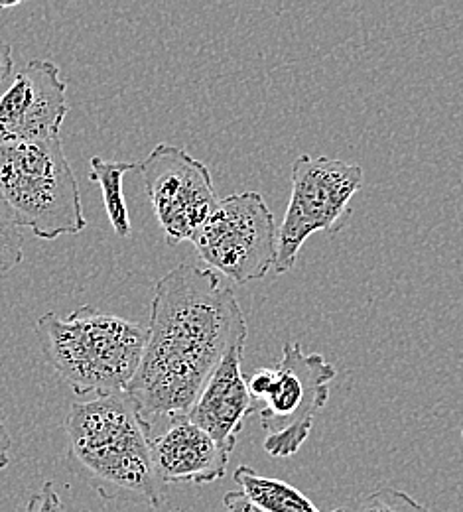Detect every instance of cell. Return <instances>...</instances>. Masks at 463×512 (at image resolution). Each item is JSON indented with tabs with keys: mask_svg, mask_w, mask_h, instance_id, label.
Listing matches in <instances>:
<instances>
[{
	"mask_svg": "<svg viewBox=\"0 0 463 512\" xmlns=\"http://www.w3.org/2000/svg\"><path fill=\"white\" fill-rule=\"evenodd\" d=\"M136 168L166 243L192 241L219 203L209 168L168 142L156 144Z\"/></svg>",
	"mask_w": 463,
	"mask_h": 512,
	"instance_id": "ba28073f",
	"label": "cell"
},
{
	"mask_svg": "<svg viewBox=\"0 0 463 512\" xmlns=\"http://www.w3.org/2000/svg\"><path fill=\"white\" fill-rule=\"evenodd\" d=\"M28 512H64L62 499L52 481L44 483L42 491L32 495V499L28 503Z\"/></svg>",
	"mask_w": 463,
	"mask_h": 512,
	"instance_id": "2e32d148",
	"label": "cell"
},
{
	"mask_svg": "<svg viewBox=\"0 0 463 512\" xmlns=\"http://www.w3.org/2000/svg\"><path fill=\"white\" fill-rule=\"evenodd\" d=\"M10 448H12V436L6 430V426L0 422V471H4L10 463Z\"/></svg>",
	"mask_w": 463,
	"mask_h": 512,
	"instance_id": "d6986e66",
	"label": "cell"
},
{
	"mask_svg": "<svg viewBox=\"0 0 463 512\" xmlns=\"http://www.w3.org/2000/svg\"><path fill=\"white\" fill-rule=\"evenodd\" d=\"M67 83L60 65L32 60L0 91V146L60 136L66 121Z\"/></svg>",
	"mask_w": 463,
	"mask_h": 512,
	"instance_id": "9c48e42d",
	"label": "cell"
},
{
	"mask_svg": "<svg viewBox=\"0 0 463 512\" xmlns=\"http://www.w3.org/2000/svg\"><path fill=\"white\" fill-rule=\"evenodd\" d=\"M335 367L320 353H304L300 343H286L261 410L265 451L292 457L308 440L316 416L330 400Z\"/></svg>",
	"mask_w": 463,
	"mask_h": 512,
	"instance_id": "52a82bcc",
	"label": "cell"
},
{
	"mask_svg": "<svg viewBox=\"0 0 463 512\" xmlns=\"http://www.w3.org/2000/svg\"><path fill=\"white\" fill-rule=\"evenodd\" d=\"M18 4H20L18 0H16V2H8V4H6V2H0V8H14V6H18Z\"/></svg>",
	"mask_w": 463,
	"mask_h": 512,
	"instance_id": "ffe728a7",
	"label": "cell"
},
{
	"mask_svg": "<svg viewBox=\"0 0 463 512\" xmlns=\"http://www.w3.org/2000/svg\"><path fill=\"white\" fill-rule=\"evenodd\" d=\"M24 258V227L0 195V276L16 268Z\"/></svg>",
	"mask_w": 463,
	"mask_h": 512,
	"instance_id": "5bb4252c",
	"label": "cell"
},
{
	"mask_svg": "<svg viewBox=\"0 0 463 512\" xmlns=\"http://www.w3.org/2000/svg\"><path fill=\"white\" fill-rule=\"evenodd\" d=\"M154 471L162 485H205L227 473L229 453L188 418H178L150 440Z\"/></svg>",
	"mask_w": 463,
	"mask_h": 512,
	"instance_id": "8fae6325",
	"label": "cell"
},
{
	"mask_svg": "<svg viewBox=\"0 0 463 512\" xmlns=\"http://www.w3.org/2000/svg\"><path fill=\"white\" fill-rule=\"evenodd\" d=\"M0 195L38 239L79 235L87 227L62 136L0 146Z\"/></svg>",
	"mask_w": 463,
	"mask_h": 512,
	"instance_id": "277c9868",
	"label": "cell"
},
{
	"mask_svg": "<svg viewBox=\"0 0 463 512\" xmlns=\"http://www.w3.org/2000/svg\"><path fill=\"white\" fill-rule=\"evenodd\" d=\"M36 335L46 361L79 396L127 392L146 345L142 325L93 306L66 318L54 312L42 316Z\"/></svg>",
	"mask_w": 463,
	"mask_h": 512,
	"instance_id": "3957f363",
	"label": "cell"
},
{
	"mask_svg": "<svg viewBox=\"0 0 463 512\" xmlns=\"http://www.w3.org/2000/svg\"><path fill=\"white\" fill-rule=\"evenodd\" d=\"M69 455L105 499L164 503L152 463V426L127 392L75 402L66 418Z\"/></svg>",
	"mask_w": 463,
	"mask_h": 512,
	"instance_id": "7a4b0ae2",
	"label": "cell"
},
{
	"mask_svg": "<svg viewBox=\"0 0 463 512\" xmlns=\"http://www.w3.org/2000/svg\"><path fill=\"white\" fill-rule=\"evenodd\" d=\"M247 343V320L215 270L182 262L154 286L146 345L127 388L152 426L188 418L221 359Z\"/></svg>",
	"mask_w": 463,
	"mask_h": 512,
	"instance_id": "6da1fadb",
	"label": "cell"
},
{
	"mask_svg": "<svg viewBox=\"0 0 463 512\" xmlns=\"http://www.w3.org/2000/svg\"><path fill=\"white\" fill-rule=\"evenodd\" d=\"M14 69V60H12V46L0 38V89L4 83L10 79Z\"/></svg>",
	"mask_w": 463,
	"mask_h": 512,
	"instance_id": "ac0fdd59",
	"label": "cell"
},
{
	"mask_svg": "<svg viewBox=\"0 0 463 512\" xmlns=\"http://www.w3.org/2000/svg\"><path fill=\"white\" fill-rule=\"evenodd\" d=\"M462 448H463V426H462Z\"/></svg>",
	"mask_w": 463,
	"mask_h": 512,
	"instance_id": "44dd1931",
	"label": "cell"
},
{
	"mask_svg": "<svg viewBox=\"0 0 463 512\" xmlns=\"http://www.w3.org/2000/svg\"><path fill=\"white\" fill-rule=\"evenodd\" d=\"M239 491H243L257 507L266 512H322L300 489L280 479L259 475L255 469L241 465L233 475ZM331 512H353L337 509Z\"/></svg>",
	"mask_w": 463,
	"mask_h": 512,
	"instance_id": "7c38bea8",
	"label": "cell"
},
{
	"mask_svg": "<svg viewBox=\"0 0 463 512\" xmlns=\"http://www.w3.org/2000/svg\"><path fill=\"white\" fill-rule=\"evenodd\" d=\"M192 243L211 270L247 284L274 268L278 227L261 193H233L219 199Z\"/></svg>",
	"mask_w": 463,
	"mask_h": 512,
	"instance_id": "8992f818",
	"label": "cell"
},
{
	"mask_svg": "<svg viewBox=\"0 0 463 512\" xmlns=\"http://www.w3.org/2000/svg\"><path fill=\"white\" fill-rule=\"evenodd\" d=\"M357 164L330 156H300L292 164V193L284 221L278 227V274L294 268L306 241L314 233L335 235L353 215L351 199L363 186Z\"/></svg>",
	"mask_w": 463,
	"mask_h": 512,
	"instance_id": "5b68a950",
	"label": "cell"
},
{
	"mask_svg": "<svg viewBox=\"0 0 463 512\" xmlns=\"http://www.w3.org/2000/svg\"><path fill=\"white\" fill-rule=\"evenodd\" d=\"M243 351L245 347H235L221 359L188 414V420L229 455L237 446L247 418L255 412V402L241 369Z\"/></svg>",
	"mask_w": 463,
	"mask_h": 512,
	"instance_id": "30bf717a",
	"label": "cell"
},
{
	"mask_svg": "<svg viewBox=\"0 0 463 512\" xmlns=\"http://www.w3.org/2000/svg\"><path fill=\"white\" fill-rule=\"evenodd\" d=\"M133 170H136V164L131 162H109L101 156L91 158L89 180L101 188L107 217L111 221L113 231L121 239H127L133 233L129 207L123 193V178Z\"/></svg>",
	"mask_w": 463,
	"mask_h": 512,
	"instance_id": "4fadbf2b",
	"label": "cell"
},
{
	"mask_svg": "<svg viewBox=\"0 0 463 512\" xmlns=\"http://www.w3.org/2000/svg\"><path fill=\"white\" fill-rule=\"evenodd\" d=\"M355 512H430L422 503L400 489H379L371 493Z\"/></svg>",
	"mask_w": 463,
	"mask_h": 512,
	"instance_id": "9a60e30c",
	"label": "cell"
},
{
	"mask_svg": "<svg viewBox=\"0 0 463 512\" xmlns=\"http://www.w3.org/2000/svg\"><path fill=\"white\" fill-rule=\"evenodd\" d=\"M223 512H266L257 507L243 491H229L223 497Z\"/></svg>",
	"mask_w": 463,
	"mask_h": 512,
	"instance_id": "e0dca14e",
	"label": "cell"
}]
</instances>
